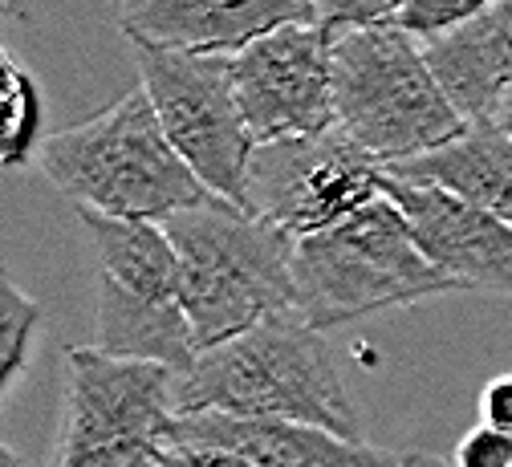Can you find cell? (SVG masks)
I'll return each instance as SVG.
<instances>
[{
  "label": "cell",
  "instance_id": "6da1fadb",
  "mask_svg": "<svg viewBox=\"0 0 512 467\" xmlns=\"http://www.w3.org/2000/svg\"><path fill=\"white\" fill-rule=\"evenodd\" d=\"M179 415L285 419L362 439L354 394L317 329L301 317H273L204 350L175 386Z\"/></svg>",
  "mask_w": 512,
  "mask_h": 467
},
{
  "label": "cell",
  "instance_id": "7a4b0ae2",
  "mask_svg": "<svg viewBox=\"0 0 512 467\" xmlns=\"http://www.w3.org/2000/svg\"><path fill=\"white\" fill-rule=\"evenodd\" d=\"M41 175L82 212L114 220H155L216 199L167 143L143 90L122 94L82 126L57 130L37 147Z\"/></svg>",
  "mask_w": 512,
  "mask_h": 467
},
{
  "label": "cell",
  "instance_id": "3957f363",
  "mask_svg": "<svg viewBox=\"0 0 512 467\" xmlns=\"http://www.w3.org/2000/svg\"><path fill=\"white\" fill-rule=\"evenodd\" d=\"M179 256V301L200 354L273 317H297L293 248L281 228L236 204L208 199L163 220Z\"/></svg>",
  "mask_w": 512,
  "mask_h": 467
},
{
  "label": "cell",
  "instance_id": "277c9868",
  "mask_svg": "<svg viewBox=\"0 0 512 467\" xmlns=\"http://www.w3.org/2000/svg\"><path fill=\"white\" fill-rule=\"evenodd\" d=\"M334 126L374 163L399 167L468 135L439 90L423 41L399 25L334 33Z\"/></svg>",
  "mask_w": 512,
  "mask_h": 467
},
{
  "label": "cell",
  "instance_id": "5b68a950",
  "mask_svg": "<svg viewBox=\"0 0 512 467\" xmlns=\"http://www.w3.org/2000/svg\"><path fill=\"white\" fill-rule=\"evenodd\" d=\"M443 293H456V285L423 256L391 195H378L342 224L293 248L297 317L317 333Z\"/></svg>",
  "mask_w": 512,
  "mask_h": 467
},
{
  "label": "cell",
  "instance_id": "8992f818",
  "mask_svg": "<svg viewBox=\"0 0 512 467\" xmlns=\"http://www.w3.org/2000/svg\"><path fill=\"white\" fill-rule=\"evenodd\" d=\"M179 374L155 362L66 350V423L57 467H155L179 427Z\"/></svg>",
  "mask_w": 512,
  "mask_h": 467
},
{
  "label": "cell",
  "instance_id": "52a82bcc",
  "mask_svg": "<svg viewBox=\"0 0 512 467\" xmlns=\"http://www.w3.org/2000/svg\"><path fill=\"white\" fill-rule=\"evenodd\" d=\"M139 90L151 98L175 155L216 199L244 208L248 159L256 151L236 90L232 57L179 53L151 41H131Z\"/></svg>",
  "mask_w": 512,
  "mask_h": 467
},
{
  "label": "cell",
  "instance_id": "ba28073f",
  "mask_svg": "<svg viewBox=\"0 0 512 467\" xmlns=\"http://www.w3.org/2000/svg\"><path fill=\"white\" fill-rule=\"evenodd\" d=\"M387 195V167L354 147L342 130L256 147L248 159L244 212L293 240L317 236Z\"/></svg>",
  "mask_w": 512,
  "mask_h": 467
},
{
  "label": "cell",
  "instance_id": "9c48e42d",
  "mask_svg": "<svg viewBox=\"0 0 512 467\" xmlns=\"http://www.w3.org/2000/svg\"><path fill=\"white\" fill-rule=\"evenodd\" d=\"M334 33L322 21L285 25L232 57V90L256 147L334 130Z\"/></svg>",
  "mask_w": 512,
  "mask_h": 467
},
{
  "label": "cell",
  "instance_id": "30bf717a",
  "mask_svg": "<svg viewBox=\"0 0 512 467\" xmlns=\"http://www.w3.org/2000/svg\"><path fill=\"white\" fill-rule=\"evenodd\" d=\"M387 195L407 216L415 244L456 289L512 301V228L460 195L387 175Z\"/></svg>",
  "mask_w": 512,
  "mask_h": 467
},
{
  "label": "cell",
  "instance_id": "8fae6325",
  "mask_svg": "<svg viewBox=\"0 0 512 467\" xmlns=\"http://www.w3.org/2000/svg\"><path fill=\"white\" fill-rule=\"evenodd\" d=\"M309 21H317L309 0H118L126 41L204 57H236L252 41Z\"/></svg>",
  "mask_w": 512,
  "mask_h": 467
},
{
  "label": "cell",
  "instance_id": "7c38bea8",
  "mask_svg": "<svg viewBox=\"0 0 512 467\" xmlns=\"http://www.w3.org/2000/svg\"><path fill=\"white\" fill-rule=\"evenodd\" d=\"M171 447H216L248 459L252 467H403V451L350 443L322 427L285 419L179 415Z\"/></svg>",
  "mask_w": 512,
  "mask_h": 467
},
{
  "label": "cell",
  "instance_id": "4fadbf2b",
  "mask_svg": "<svg viewBox=\"0 0 512 467\" xmlns=\"http://www.w3.org/2000/svg\"><path fill=\"white\" fill-rule=\"evenodd\" d=\"M427 65L468 130L492 126L512 86V0H496L472 21L423 41Z\"/></svg>",
  "mask_w": 512,
  "mask_h": 467
},
{
  "label": "cell",
  "instance_id": "5bb4252c",
  "mask_svg": "<svg viewBox=\"0 0 512 467\" xmlns=\"http://www.w3.org/2000/svg\"><path fill=\"white\" fill-rule=\"evenodd\" d=\"M94 350H102L110 358L155 362L175 374H187L200 358V342L183 313V301H155V297L126 293L106 277H98Z\"/></svg>",
  "mask_w": 512,
  "mask_h": 467
},
{
  "label": "cell",
  "instance_id": "9a60e30c",
  "mask_svg": "<svg viewBox=\"0 0 512 467\" xmlns=\"http://www.w3.org/2000/svg\"><path fill=\"white\" fill-rule=\"evenodd\" d=\"M387 175L443 187L512 228V139L500 135L496 126H476L464 139L431 155L387 167Z\"/></svg>",
  "mask_w": 512,
  "mask_h": 467
},
{
  "label": "cell",
  "instance_id": "2e32d148",
  "mask_svg": "<svg viewBox=\"0 0 512 467\" xmlns=\"http://www.w3.org/2000/svg\"><path fill=\"white\" fill-rule=\"evenodd\" d=\"M82 224L98 248V277L114 281L126 293L179 301V256L155 220H114L82 212Z\"/></svg>",
  "mask_w": 512,
  "mask_h": 467
},
{
  "label": "cell",
  "instance_id": "e0dca14e",
  "mask_svg": "<svg viewBox=\"0 0 512 467\" xmlns=\"http://www.w3.org/2000/svg\"><path fill=\"white\" fill-rule=\"evenodd\" d=\"M41 86L0 41V167H25L41 147Z\"/></svg>",
  "mask_w": 512,
  "mask_h": 467
},
{
  "label": "cell",
  "instance_id": "ac0fdd59",
  "mask_svg": "<svg viewBox=\"0 0 512 467\" xmlns=\"http://www.w3.org/2000/svg\"><path fill=\"white\" fill-rule=\"evenodd\" d=\"M37 325H41V305L13 285L5 256H0V403H5V394L29 366Z\"/></svg>",
  "mask_w": 512,
  "mask_h": 467
},
{
  "label": "cell",
  "instance_id": "d6986e66",
  "mask_svg": "<svg viewBox=\"0 0 512 467\" xmlns=\"http://www.w3.org/2000/svg\"><path fill=\"white\" fill-rule=\"evenodd\" d=\"M488 5H496V0H399L391 25L407 29V33L419 37V41H427V37H435V33H447V29L472 21V17L484 13Z\"/></svg>",
  "mask_w": 512,
  "mask_h": 467
},
{
  "label": "cell",
  "instance_id": "ffe728a7",
  "mask_svg": "<svg viewBox=\"0 0 512 467\" xmlns=\"http://www.w3.org/2000/svg\"><path fill=\"white\" fill-rule=\"evenodd\" d=\"M309 5L330 33H346L366 25H391L399 0H309Z\"/></svg>",
  "mask_w": 512,
  "mask_h": 467
},
{
  "label": "cell",
  "instance_id": "44dd1931",
  "mask_svg": "<svg viewBox=\"0 0 512 467\" xmlns=\"http://www.w3.org/2000/svg\"><path fill=\"white\" fill-rule=\"evenodd\" d=\"M452 467H512V435L492 431V427H472L456 443Z\"/></svg>",
  "mask_w": 512,
  "mask_h": 467
},
{
  "label": "cell",
  "instance_id": "7402d4cb",
  "mask_svg": "<svg viewBox=\"0 0 512 467\" xmlns=\"http://www.w3.org/2000/svg\"><path fill=\"white\" fill-rule=\"evenodd\" d=\"M480 423L492 431L512 435V370L496 374L484 390H480Z\"/></svg>",
  "mask_w": 512,
  "mask_h": 467
},
{
  "label": "cell",
  "instance_id": "603a6c76",
  "mask_svg": "<svg viewBox=\"0 0 512 467\" xmlns=\"http://www.w3.org/2000/svg\"><path fill=\"white\" fill-rule=\"evenodd\" d=\"M155 467H252V463L216 447H171Z\"/></svg>",
  "mask_w": 512,
  "mask_h": 467
},
{
  "label": "cell",
  "instance_id": "cb8c5ba5",
  "mask_svg": "<svg viewBox=\"0 0 512 467\" xmlns=\"http://www.w3.org/2000/svg\"><path fill=\"white\" fill-rule=\"evenodd\" d=\"M492 126L500 130V135H508V139H512V86H508V94L500 98V106H496V118H492Z\"/></svg>",
  "mask_w": 512,
  "mask_h": 467
},
{
  "label": "cell",
  "instance_id": "d4e9b609",
  "mask_svg": "<svg viewBox=\"0 0 512 467\" xmlns=\"http://www.w3.org/2000/svg\"><path fill=\"white\" fill-rule=\"evenodd\" d=\"M29 13H33V0H0V17L29 21Z\"/></svg>",
  "mask_w": 512,
  "mask_h": 467
},
{
  "label": "cell",
  "instance_id": "484cf974",
  "mask_svg": "<svg viewBox=\"0 0 512 467\" xmlns=\"http://www.w3.org/2000/svg\"><path fill=\"white\" fill-rule=\"evenodd\" d=\"M403 467H452V463H443L435 455H423V451H403Z\"/></svg>",
  "mask_w": 512,
  "mask_h": 467
},
{
  "label": "cell",
  "instance_id": "4316f807",
  "mask_svg": "<svg viewBox=\"0 0 512 467\" xmlns=\"http://www.w3.org/2000/svg\"><path fill=\"white\" fill-rule=\"evenodd\" d=\"M0 467H21V459H17V455H13L5 443H0Z\"/></svg>",
  "mask_w": 512,
  "mask_h": 467
}]
</instances>
